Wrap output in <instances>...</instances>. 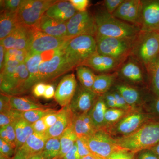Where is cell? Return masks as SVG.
<instances>
[{"label": "cell", "instance_id": "cell-20", "mask_svg": "<svg viewBox=\"0 0 159 159\" xmlns=\"http://www.w3.org/2000/svg\"><path fill=\"white\" fill-rule=\"evenodd\" d=\"M74 114L68 106L60 110L57 122L46 132L48 139L52 138H59L64 131L72 124Z\"/></svg>", "mask_w": 159, "mask_h": 159}, {"label": "cell", "instance_id": "cell-45", "mask_svg": "<svg viewBox=\"0 0 159 159\" xmlns=\"http://www.w3.org/2000/svg\"><path fill=\"white\" fill-rule=\"evenodd\" d=\"M124 0H106L104 1V6L107 11L111 14L116 10Z\"/></svg>", "mask_w": 159, "mask_h": 159}, {"label": "cell", "instance_id": "cell-40", "mask_svg": "<svg viewBox=\"0 0 159 159\" xmlns=\"http://www.w3.org/2000/svg\"><path fill=\"white\" fill-rule=\"evenodd\" d=\"M17 150L11 144L0 139V154L4 156L12 159L15 155Z\"/></svg>", "mask_w": 159, "mask_h": 159}, {"label": "cell", "instance_id": "cell-34", "mask_svg": "<svg viewBox=\"0 0 159 159\" xmlns=\"http://www.w3.org/2000/svg\"><path fill=\"white\" fill-rule=\"evenodd\" d=\"M61 149L59 138H52L47 140L42 155L44 159H54L59 155Z\"/></svg>", "mask_w": 159, "mask_h": 159}, {"label": "cell", "instance_id": "cell-50", "mask_svg": "<svg viewBox=\"0 0 159 159\" xmlns=\"http://www.w3.org/2000/svg\"><path fill=\"white\" fill-rule=\"evenodd\" d=\"M103 96L107 108H117L116 98L111 91H109Z\"/></svg>", "mask_w": 159, "mask_h": 159}, {"label": "cell", "instance_id": "cell-60", "mask_svg": "<svg viewBox=\"0 0 159 159\" xmlns=\"http://www.w3.org/2000/svg\"><path fill=\"white\" fill-rule=\"evenodd\" d=\"M81 159H101L98 157L95 156L93 154L89 155L85 157L82 158Z\"/></svg>", "mask_w": 159, "mask_h": 159}, {"label": "cell", "instance_id": "cell-9", "mask_svg": "<svg viewBox=\"0 0 159 159\" xmlns=\"http://www.w3.org/2000/svg\"><path fill=\"white\" fill-rule=\"evenodd\" d=\"M87 142L91 154L101 159H108L113 154L125 150L117 145L104 129L97 130L87 139Z\"/></svg>", "mask_w": 159, "mask_h": 159}, {"label": "cell", "instance_id": "cell-47", "mask_svg": "<svg viewBox=\"0 0 159 159\" xmlns=\"http://www.w3.org/2000/svg\"><path fill=\"white\" fill-rule=\"evenodd\" d=\"M60 112V110L56 111L54 112L48 114L43 118L48 129L53 126L55 124V122H57L59 117Z\"/></svg>", "mask_w": 159, "mask_h": 159}, {"label": "cell", "instance_id": "cell-25", "mask_svg": "<svg viewBox=\"0 0 159 159\" xmlns=\"http://www.w3.org/2000/svg\"><path fill=\"white\" fill-rule=\"evenodd\" d=\"M21 25L17 12L1 10L0 15V39L5 38Z\"/></svg>", "mask_w": 159, "mask_h": 159}, {"label": "cell", "instance_id": "cell-8", "mask_svg": "<svg viewBox=\"0 0 159 159\" xmlns=\"http://www.w3.org/2000/svg\"><path fill=\"white\" fill-rule=\"evenodd\" d=\"M57 1L23 0L17 11L20 22L29 28H33L51 6Z\"/></svg>", "mask_w": 159, "mask_h": 159}, {"label": "cell", "instance_id": "cell-39", "mask_svg": "<svg viewBox=\"0 0 159 159\" xmlns=\"http://www.w3.org/2000/svg\"><path fill=\"white\" fill-rule=\"evenodd\" d=\"M29 51L27 50L10 49L6 50L5 62L9 60H14L20 63L25 62Z\"/></svg>", "mask_w": 159, "mask_h": 159}, {"label": "cell", "instance_id": "cell-51", "mask_svg": "<svg viewBox=\"0 0 159 159\" xmlns=\"http://www.w3.org/2000/svg\"><path fill=\"white\" fill-rule=\"evenodd\" d=\"M34 133L38 134H45L48 128L43 119L38 120L32 124Z\"/></svg>", "mask_w": 159, "mask_h": 159}, {"label": "cell", "instance_id": "cell-61", "mask_svg": "<svg viewBox=\"0 0 159 159\" xmlns=\"http://www.w3.org/2000/svg\"><path fill=\"white\" fill-rule=\"evenodd\" d=\"M0 159H11L7 157L4 156L2 154H0Z\"/></svg>", "mask_w": 159, "mask_h": 159}, {"label": "cell", "instance_id": "cell-16", "mask_svg": "<svg viewBox=\"0 0 159 159\" xmlns=\"http://www.w3.org/2000/svg\"><path fill=\"white\" fill-rule=\"evenodd\" d=\"M77 85L73 73L63 77L55 90L54 98L57 103L62 107L69 106L75 95Z\"/></svg>", "mask_w": 159, "mask_h": 159}, {"label": "cell", "instance_id": "cell-55", "mask_svg": "<svg viewBox=\"0 0 159 159\" xmlns=\"http://www.w3.org/2000/svg\"><path fill=\"white\" fill-rule=\"evenodd\" d=\"M6 49L2 45H0V69L1 71L4 68L5 65V57H6Z\"/></svg>", "mask_w": 159, "mask_h": 159}, {"label": "cell", "instance_id": "cell-31", "mask_svg": "<svg viewBox=\"0 0 159 159\" xmlns=\"http://www.w3.org/2000/svg\"><path fill=\"white\" fill-rule=\"evenodd\" d=\"M77 137L71 125L69 126L60 137L61 149L59 155L57 157L61 159L63 157L73 148L76 143Z\"/></svg>", "mask_w": 159, "mask_h": 159}, {"label": "cell", "instance_id": "cell-11", "mask_svg": "<svg viewBox=\"0 0 159 159\" xmlns=\"http://www.w3.org/2000/svg\"><path fill=\"white\" fill-rule=\"evenodd\" d=\"M67 37L70 38L82 35L95 37L97 28L95 19L88 11H77L66 22Z\"/></svg>", "mask_w": 159, "mask_h": 159}, {"label": "cell", "instance_id": "cell-3", "mask_svg": "<svg viewBox=\"0 0 159 159\" xmlns=\"http://www.w3.org/2000/svg\"><path fill=\"white\" fill-rule=\"evenodd\" d=\"M67 61L72 69L82 66L97 52L96 39L90 35H82L71 39L64 48Z\"/></svg>", "mask_w": 159, "mask_h": 159}, {"label": "cell", "instance_id": "cell-27", "mask_svg": "<svg viewBox=\"0 0 159 159\" xmlns=\"http://www.w3.org/2000/svg\"><path fill=\"white\" fill-rule=\"evenodd\" d=\"M107 109L103 96H98L93 107L88 112L97 130L104 129L105 127L104 116Z\"/></svg>", "mask_w": 159, "mask_h": 159}, {"label": "cell", "instance_id": "cell-53", "mask_svg": "<svg viewBox=\"0 0 159 159\" xmlns=\"http://www.w3.org/2000/svg\"><path fill=\"white\" fill-rule=\"evenodd\" d=\"M81 157L78 153L76 143H75L73 148L69 151L61 159H81Z\"/></svg>", "mask_w": 159, "mask_h": 159}, {"label": "cell", "instance_id": "cell-22", "mask_svg": "<svg viewBox=\"0 0 159 159\" xmlns=\"http://www.w3.org/2000/svg\"><path fill=\"white\" fill-rule=\"evenodd\" d=\"M42 54L28 53L25 63L29 72V76L25 84V93L38 83L39 67L43 60Z\"/></svg>", "mask_w": 159, "mask_h": 159}, {"label": "cell", "instance_id": "cell-18", "mask_svg": "<svg viewBox=\"0 0 159 159\" xmlns=\"http://www.w3.org/2000/svg\"><path fill=\"white\" fill-rule=\"evenodd\" d=\"M122 62L108 56L95 53L82 66H85L99 73L110 72L117 69Z\"/></svg>", "mask_w": 159, "mask_h": 159}, {"label": "cell", "instance_id": "cell-23", "mask_svg": "<svg viewBox=\"0 0 159 159\" xmlns=\"http://www.w3.org/2000/svg\"><path fill=\"white\" fill-rule=\"evenodd\" d=\"M119 73L123 79L132 83L140 84L144 80L142 69L139 64L133 60L123 64Z\"/></svg>", "mask_w": 159, "mask_h": 159}, {"label": "cell", "instance_id": "cell-57", "mask_svg": "<svg viewBox=\"0 0 159 159\" xmlns=\"http://www.w3.org/2000/svg\"><path fill=\"white\" fill-rule=\"evenodd\" d=\"M28 157L26 156L22 152L20 149H18L15 155L13 157L12 159H27Z\"/></svg>", "mask_w": 159, "mask_h": 159}, {"label": "cell", "instance_id": "cell-46", "mask_svg": "<svg viewBox=\"0 0 159 159\" xmlns=\"http://www.w3.org/2000/svg\"><path fill=\"white\" fill-rule=\"evenodd\" d=\"M9 95L1 93L0 96V113L6 112L11 109Z\"/></svg>", "mask_w": 159, "mask_h": 159}, {"label": "cell", "instance_id": "cell-56", "mask_svg": "<svg viewBox=\"0 0 159 159\" xmlns=\"http://www.w3.org/2000/svg\"><path fill=\"white\" fill-rule=\"evenodd\" d=\"M151 109L150 114L153 116H155L159 117V97H157V98L153 102Z\"/></svg>", "mask_w": 159, "mask_h": 159}, {"label": "cell", "instance_id": "cell-4", "mask_svg": "<svg viewBox=\"0 0 159 159\" xmlns=\"http://www.w3.org/2000/svg\"><path fill=\"white\" fill-rule=\"evenodd\" d=\"M131 55L147 67L159 55L158 34L140 31L135 40Z\"/></svg>", "mask_w": 159, "mask_h": 159}, {"label": "cell", "instance_id": "cell-12", "mask_svg": "<svg viewBox=\"0 0 159 159\" xmlns=\"http://www.w3.org/2000/svg\"><path fill=\"white\" fill-rule=\"evenodd\" d=\"M141 31L159 32V0L142 1Z\"/></svg>", "mask_w": 159, "mask_h": 159}, {"label": "cell", "instance_id": "cell-44", "mask_svg": "<svg viewBox=\"0 0 159 159\" xmlns=\"http://www.w3.org/2000/svg\"><path fill=\"white\" fill-rule=\"evenodd\" d=\"M111 92L113 94L115 98H116L117 108L125 110L134 109L127 104V102L125 101L123 97H122V95L119 93L118 91L114 89Z\"/></svg>", "mask_w": 159, "mask_h": 159}, {"label": "cell", "instance_id": "cell-33", "mask_svg": "<svg viewBox=\"0 0 159 159\" xmlns=\"http://www.w3.org/2000/svg\"><path fill=\"white\" fill-rule=\"evenodd\" d=\"M134 109L125 110L119 108L107 109L104 116L105 127L104 129L108 128L119 122Z\"/></svg>", "mask_w": 159, "mask_h": 159}, {"label": "cell", "instance_id": "cell-15", "mask_svg": "<svg viewBox=\"0 0 159 159\" xmlns=\"http://www.w3.org/2000/svg\"><path fill=\"white\" fill-rule=\"evenodd\" d=\"M142 5L141 0H124L112 15L121 20L139 27Z\"/></svg>", "mask_w": 159, "mask_h": 159}, {"label": "cell", "instance_id": "cell-42", "mask_svg": "<svg viewBox=\"0 0 159 159\" xmlns=\"http://www.w3.org/2000/svg\"><path fill=\"white\" fill-rule=\"evenodd\" d=\"M78 153L81 158L92 154L88 144L87 139L85 138H77L76 141Z\"/></svg>", "mask_w": 159, "mask_h": 159}, {"label": "cell", "instance_id": "cell-36", "mask_svg": "<svg viewBox=\"0 0 159 159\" xmlns=\"http://www.w3.org/2000/svg\"><path fill=\"white\" fill-rule=\"evenodd\" d=\"M55 110L49 108H39L32 110L22 112V116L23 119L31 124H33L39 119H43L48 114L56 111Z\"/></svg>", "mask_w": 159, "mask_h": 159}, {"label": "cell", "instance_id": "cell-7", "mask_svg": "<svg viewBox=\"0 0 159 159\" xmlns=\"http://www.w3.org/2000/svg\"><path fill=\"white\" fill-rule=\"evenodd\" d=\"M68 42L62 48L55 50L50 59L41 63L38 82L51 81L73 69L68 63L64 51Z\"/></svg>", "mask_w": 159, "mask_h": 159}, {"label": "cell", "instance_id": "cell-30", "mask_svg": "<svg viewBox=\"0 0 159 159\" xmlns=\"http://www.w3.org/2000/svg\"><path fill=\"white\" fill-rule=\"evenodd\" d=\"M17 150L22 147L30 135L34 133L32 124L25 119H19L14 123Z\"/></svg>", "mask_w": 159, "mask_h": 159}, {"label": "cell", "instance_id": "cell-5", "mask_svg": "<svg viewBox=\"0 0 159 159\" xmlns=\"http://www.w3.org/2000/svg\"><path fill=\"white\" fill-rule=\"evenodd\" d=\"M154 116L145 112L140 108L133 110L123 119L105 130L113 139L122 138L131 134L143 125L155 121Z\"/></svg>", "mask_w": 159, "mask_h": 159}, {"label": "cell", "instance_id": "cell-29", "mask_svg": "<svg viewBox=\"0 0 159 159\" xmlns=\"http://www.w3.org/2000/svg\"><path fill=\"white\" fill-rule=\"evenodd\" d=\"M9 96L10 104L12 108L20 111H27L36 109L48 107L29 97L10 95Z\"/></svg>", "mask_w": 159, "mask_h": 159}, {"label": "cell", "instance_id": "cell-28", "mask_svg": "<svg viewBox=\"0 0 159 159\" xmlns=\"http://www.w3.org/2000/svg\"><path fill=\"white\" fill-rule=\"evenodd\" d=\"M118 75L117 73L96 75L92 91L98 96H103L109 91Z\"/></svg>", "mask_w": 159, "mask_h": 159}, {"label": "cell", "instance_id": "cell-2", "mask_svg": "<svg viewBox=\"0 0 159 159\" xmlns=\"http://www.w3.org/2000/svg\"><path fill=\"white\" fill-rule=\"evenodd\" d=\"M114 139L117 145L134 153L152 148L159 142V121H152L129 135Z\"/></svg>", "mask_w": 159, "mask_h": 159}, {"label": "cell", "instance_id": "cell-19", "mask_svg": "<svg viewBox=\"0 0 159 159\" xmlns=\"http://www.w3.org/2000/svg\"><path fill=\"white\" fill-rule=\"evenodd\" d=\"M71 126L77 138L88 139L98 130L88 113L74 115Z\"/></svg>", "mask_w": 159, "mask_h": 159}, {"label": "cell", "instance_id": "cell-63", "mask_svg": "<svg viewBox=\"0 0 159 159\" xmlns=\"http://www.w3.org/2000/svg\"><path fill=\"white\" fill-rule=\"evenodd\" d=\"M158 33V34H159V32H158V33Z\"/></svg>", "mask_w": 159, "mask_h": 159}, {"label": "cell", "instance_id": "cell-32", "mask_svg": "<svg viewBox=\"0 0 159 159\" xmlns=\"http://www.w3.org/2000/svg\"><path fill=\"white\" fill-rule=\"evenodd\" d=\"M76 73L80 85L87 89L92 91L96 75L89 68L80 66L76 68Z\"/></svg>", "mask_w": 159, "mask_h": 159}, {"label": "cell", "instance_id": "cell-24", "mask_svg": "<svg viewBox=\"0 0 159 159\" xmlns=\"http://www.w3.org/2000/svg\"><path fill=\"white\" fill-rule=\"evenodd\" d=\"M48 140L45 134L34 133L29 137L24 145L19 149L28 158L41 152Z\"/></svg>", "mask_w": 159, "mask_h": 159}, {"label": "cell", "instance_id": "cell-21", "mask_svg": "<svg viewBox=\"0 0 159 159\" xmlns=\"http://www.w3.org/2000/svg\"><path fill=\"white\" fill-rule=\"evenodd\" d=\"M77 12L69 1H57L49 8L45 14L51 18L67 22Z\"/></svg>", "mask_w": 159, "mask_h": 159}, {"label": "cell", "instance_id": "cell-10", "mask_svg": "<svg viewBox=\"0 0 159 159\" xmlns=\"http://www.w3.org/2000/svg\"><path fill=\"white\" fill-rule=\"evenodd\" d=\"M71 39L54 37L32 28L28 51L30 54L54 51L62 48Z\"/></svg>", "mask_w": 159, "mask_h": 159}, {"label": "cell", "instance_id": "cell-49", "mask_svg": "<svg viewBox=\"0 0 159 159\" xmlns=\"http://www.w3.org/2000/svg\"><path fill=\"white\" fill-rule=\"evenodd\" d=\"M46 85V83L43 82H38L34 84L32 88V93L34 97L38 98L43 97Z\"/></svg>", "mask_w": 159, "mask_h": 159}, {"label": "cell", "instance_id": "cell-48", "mask_svg": "<svg viewBox=\"0 0 159 159\" xmlns=\"http://www.w3.org/2000/svg\"><path fill=\"white\" fill-rule=\"evenodd\" d=\"M71 3L77 11L80 12L87 11L89 1V0H70Z\"/></svg>", "mask_w": 159, "mask_h": 159}, {"label": "cell", "instance_id": "cell-59", "mask_svg": "<svg viewBox=\"0 0 159 159\" xmlns=\"http://www.w3.org/2000/svg\"><path fill=\"white\" fill-rule=\"evenodd\" d=\"M150 149H151L159 157V142L152 148H150Z\"/></svg>", "mask_w": 159, "mask_h": 159}, {"label": "cell", "instance_id": "cell-6", "mask_svg": "<svg viewBox=\"0 0 159 159\" xmlns=\"http://www.w3.org/2000/svg\"><path fill=\"white\" fill-rule=\"evenodd\" d=\"M97 52L123 62L131 54L135 39L105 37L96 35Z\"/></svg>", "mask_w": 159, "mask_h": 159}, {"label": "cell", "instance_id": "cell-13", "mask_svg": "<svg viewBox=\"0 0 159 159\" xmlns=\"http://www.w3.org/2000/svg\"><path fill=\"white\" fill-rule=\"evenodd\" d=\"M97 97L93 91L84 88L80 84L78 85L68 106L74 115L87 113L93 107Z\"/></svg>", "mask_w": 159, "mask_h": 159}, {"label": "cell", "instance_id": "cell-54", "mask_svg": "<svg viewBox=\"0 0 159 159\" xmlns=\"http://www.w3.org/2000/svg\"><path fill=\"white\" fill-rule=\"evenodd\" d=\"M55 89L54 86L51 84H47L45 92L43 97L46 99H50L54 97L55 96Z\"/></svg>", "mask_w": 159, "mask_h": 159}, {"label": "cell", "instance_id": "cell-14", "mask_svg": "<svg viewBox=\"0 0 159 159\" xmlns=\"http://www.w3.org/2000/svg\"><path fill=\"white\" fill-rule=\"evenodd\" d=\"M32 28L21 24L8 36L1 40V44L2 45L6 50L15 49L28 50Z\"/></svg>", "mask_w": 159, "mask_h": 159}, {"label": "cell", "instance_id": "cell-26", "mask_svg": "<svg viewBox=\"0 0 159 159\" xmlns=\"http://www.w3.org/2000/svg\"><path fill=\"white\" fill-rule=\"evenodd\" d=\"M115 89L122 95L125 101L133 109L140 108L139 107L142 103V98L139 90L127 84H116Z\"/></svg>", "mask_w": 159, "mask_h": 159}, {"label": "cell", "instance_id": "cell-1", "mask_svg": "<svg viewBox=\"0 0 159 159\" xmlns=\"http://www.w3.org/2000/svg\"><path fill=\"white\" fill-rule=\"evenodd\" d=\"M94 17L96 36L135 39L141 31L139 26L121 20L106 10L98 11Z\"/></svg>", "mask_w": 159, "mask_h": 159}, {"label": "cell", "instance_id": "cell-41", "mask_svg": "<svg viewBox=\"0 0 159 159\" xmlns=\"http://www.w3.org/2000/svg\"><path fill=\"white\" fill-rule=\"evenodd\" d=\"M1 10L17 12L22 1L21 0H4L0 1Z\"/></svg>", "mask_w": 159, "mask_h": 159}, {"label": "cell", "instance_id": "cell-52", "mask_svg": "<svg viewBox=\"0 0 159 159\" xmlns=\"http://www.w3.org/2000/svg\"><path fill=\"white\" fill-rule=\"evenodd\" d=\"M108 159H134V153L123 150L113 154Z\"/></svg>", "mask_w": 159, "mask_h": 159}, {"label": "cell", "instance_id": "cell-58", "mask_svg": "<svg viewBox=\"0 0 159 159\" xmlns=\"http://www.w3.org/2000/svg\"><path fill=\"white\" fill-rule=\"evenodd\" d=\"M27 159H44L43 157L41 152L29 157Z\"/></svg>", "mask_w": 159, "mask_h": 159}, {"label": "cell", "instance_id": "cell-38", "mask_svg": "<svg viewBox=\"0 0 159 159\" xmlns=\"http://www.w3.org/2000/svg\"><path fill=\"white\" fill-rule=\"evenodd\" d=\"M14 123L1 128L0 136L1 139L11 144L16 149V136L14 129Z\"/></svg>", "mask_w": 159, "mask_h": 159}, {"label": "cell", "instance_id": "cell-43", "mask_svg": "<svg viewBox=\"0 0 159 159\" xmlns=\"http://www.w3.org/2000/svg\"><path fill=\"white\" fill-rule=\"evenodd\" d=\"M134 159H159V157L151 149L148 148L134 153Z\"/></svg>", "mask_w": 159, "mask_h": 159}, {"label": "cell", "instance_id": "cell-35", "mask_svg": "<svg viewBox=\"0 0 159 159\" xmlns=\"http://www.w3.org/2000/svg\"><path fill=\"white\" fill-rule=\"evenodd\" d=\"M150 78L152 89L154 94L159 97V55L146 67Z\"/></svg>", "mask_w": 159, "mask_h": 159}, {"label": "cell", "instance_id": "cell-62", "mask_svg": "<svg viewBox=\"0 0 159 159\" xmlns=\"http://www.w3.org/2000/svg\"><path fill=\"white\" fill-rule=\"evenodd\" d=\"M54 159H59V158H58L56 157V158H54Z\"/></svg>", "mask_w": 159, "mask_h": 159}, {"label": "cell", "instance_id": "cell-17", "mask_svg": "<svg viewBox=\"0 0 159 159\" xmlns=\"http://www.w3.org/2000/svg\"><path fill=\"white\" fill-rule=\"evenodd\" d=\"M33 28L54 37L69 38L67 37L66 22L51 18L45 14Z\"/></svg>", "mask_w": 159, "mask_h": 159}, {"label": "cell", "instance_id": "cell-37", "mask_svg": "<svg viewBox=\"0 0 159 159\" xmlns=\"http://www.w3.org/2000/svg\"><path fill=\"white\" fill-rule=\"evenodd\" d=\"M22 112L11 109L6 112L0 113L1 128L14 123L22 119Z\"/></svg>", "mask_w": 159, "mask_h": 159}]
</instances>
